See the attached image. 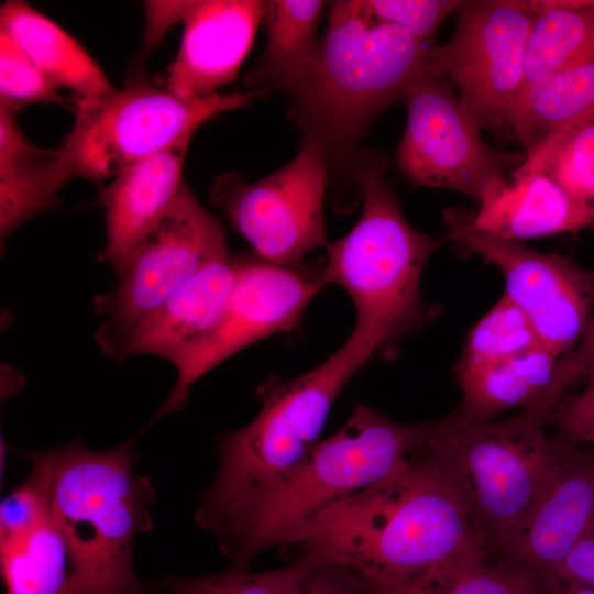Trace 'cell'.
Segmentation results:
<instances>
[{
	"label": "cell",
	"mask_w": 594,
	"mask_h": 594,
	"mask_svg": "<svg viewBox=\"0 0 594 594\" xmlns=\"http://www.w3.org/2000/svg\"><path fill=\"white\" fill-rule=\"evenodd\" d=\"M300 594H365L354 578L331 566H316Z\"/></svg>",
	"instance_id": "cell-38"
},
{
	"label": "cell",
	"mask_w": 594,
	"mask_h": 594,
	"mask_svg": "<svg viewBox=\"0 0 594 594\" xmlns=\"http://www.w3.org/2000/svg\"><path fill=\"white\" fill-rule=\"evenodd\" d=\"M316 566L296 559L264 572L229 568L224 572L195 578L164 576L160 584L172 594H300Z\"/></svg>",
	"instance_id": "cell-30"
},
{
	"label": "cell",
	"mask_w": 594,
	"mask_h": 594,
	"mask_svg": "<svg viewBox=\"0 0 594 594\" xmlns=\"http://www.w3.org/2000/svg\"><path fill=\"white\" fill-rule=\"evenodd\" d=\"M320 0L266 1L267 41L258 64L246 75L251 92H290L309 74L319 48Z\"/></svg>",
	"instance_id": "cell-22"
},
{
	"label": "cell",
	"mask_w": 594,
	"mask_h": 594,
	"mask_svg": "<svg viewBox=\"0 0 594 594\" xmlns=\"http://www.w3.org/2000/svg\"><path fill=\"white\" fill-rule=\"evenodd\" d=\"M407 122L397 165L416 186L458 191L477 205L490 201L525 160L492 147L451 79L427 73L404 97Z\"/></svg>",
	"instance_id": "cell-9"
},
{
	"label": "cell",
	"mask_w": 594,
	"mask_h": 594,
	"mask_svg": "<svg viewBox=\"0 0 594 594\" xmlns=\"http://www.w3.org/2000/svg\"><path fill=\"white\" fill-rule=\"evenodd\" d=\"M425 444L461 488L493 554L503 557L541 492L562 441L522 413L479 420L458 409L428 421Z\"/></svg>",
	"instance_id": "cell-6"
},
{
	"label": "cell",
	"mask_w": 594,
	"mask_h": 594,
	"mask_svg": "<svg viewBox=\"0 0 594 594\" xmlns=\"http://www.w3.org/2000/svg\"><path fill=\"white\" fill-rule=\"evenodd\" d=\"M537 13L525 1H461L451 37L432 50V72L451 79L481 129L508 130Z\"/></svg>",
	"instance_id": "cell-12"
},
{
	"label": "cell",
	"mask_w": 594,
	"mask_h": 594,
	"mask_svg": "<svg viewBox=\"0 0 594 594\" xmlns=\"http://www.w3.org/2000/svg\"><path fill=\"white\" fill-rule=\"evenodd\" d=\"M475 223L518 241L594 228V217L543 172L513 170L505 185L473 211Z\"/></svg>",
	"instance_id": "cell-20"
},
{
	"label": "cell",
	"mask_w": 594,
	"mask_h": 594,
	"mask_svg": "<svg viewBox=\"0 0 594 594\" xmlns=\"http://www.w3.org/2000/svg\"><path fill=\"white\" fill-rule=\"evenodd\" d=\"M441 219L450 241L499 270L504 295L527 316L542 345L560 358L576 345L593 310L594 271L492 234L475 223L471 210L449 207Z\"/></svg>",
	"instance_id": "cell-13"
},
{
	"label": "cell",
	"mask_w": 594,
	"mask_h": 594,
	"mask_svg": "<svg viewBox=\"0 0 594 594\" xmlns=\"http://www.w3.org/2000/svg\"><path fill=\"white\" fill-rule=\"evenodd\" d=\"M189 143L180 142L135 164L99 188L106 220L102 260L117 276L174 202L185 182Z\"/></svg>",
	"instance_id": "cell-17"
},
{
	"label": "cell",
	"mask_w": 594,
	"mask_h": 594,
	"mask_svg": "<svg viewBox=\"0 0 594 594\" xmlns=\"http://www.w3.org/2000/svg\"><path fill=\"white\" fill-rule=\"evenodd\" d=\"M424 439L387 475L318 514L283 548L314 566L350 573L360 585L397 584L493 556L453 475Z\"/></svg>",
	"instance_id": "cell-1"
},
{
	"label": "cell",
	"mask_w": 594,
	"mask_h": 594,
	"mask_svg": "<svg viewBox=\"0 0 594 594\" xmlns=\"http://www.w3.org/2000/svg\"><path fill=\"white\" fill-rule=\"evenodd\" d=\"M136 439L106 450L76 440L20 451L45 471L51 519L70 560L69 594H148L135 574L132 547L139 532L152 528L155 490L133 470Z\"/></svg>",
	"instance_id": "cell-4"
},
{
	"label": "cell",
	"mask_w": 594,
	"mask_h": 594,
	"mask_svg": "<svg viewBox=\"0 0 594 594\" xmlns=\"http://www.w3.org/2000/svg\"><path fill=\"white\" fill-rule=\"evenodd\" d=\"M329 168L324 151L306 141L289 163L256 182L246 183L238 172L221 174L209 200L257 256L300 263L310 251L329 244L323 212Z\"/></svg>",
	"instance_id": "cell-11"
},
{
	"label": "cell",
	"mask_w": 594,
	"mask_h": 594,
	"mask_svg": "<svg viewBox=\"0 0 594 594\" xmlns=\"http://www.w3.org/2000/svg\"><path fill=\"white\" fill-rule=\"evenodd\" d=\"M562 441V440H561ZM562 447L541 492L502 559L546 592L594 520V453Z\"/></svg>",
	"instance_id": "cell-15"
},
{
	"label": "cell",
	"mask_w": 594,
	"mask_h": 594,
	"mask_svg": "<svg viewBox=\"0 0 594 594\" xmlns=\"http://www.w3.org/2000/svg\"><path fill=\"white\" fill-rule=\"evenodd\" d=\"M254 92L184 99L165 86L135 76L124 88L91 99L74 97V124L61 156L72 177L113 178L124 169L180 142L212 117L248 107Z\"/></svg>",
	"instance_id": "cell-8"
},
{
	"label": "cell",
	"mask_w": 594,
	"mask_h": 594,
	"mask_svg": "<svg viewBox=\"0 0 594 594\" xmlns=\"http://www.w3.org/2000/svg\"><path fill=\"white\" fill-rule=\"evenodd\" d=\"M378 350L370 336L354 328L333 354L310 371L263 383L255 418L219 439V469L195 520L217 537L227 557L231 558L264 502L320 441L336 399Z\"/></svg>",
	"instance_id": "cell-2"
},
{
	"label": "cell",
	"mask_w": 594,
	"mask_h": 594,
	"mask_svg": "<svg viewBox=\"0 0 594 594\" xmlns=\"http://www.w3.org/2000/svg\"><path fill=\"white\" fill-rule=\"evenodd\" d=\"M219 222L183 183L168 211L135 251L114 287L95 298L96 340L112 359L129 332L212 258L228 253Z\"/></svg>",
	"instance_id": "cell-10"
},
{
	"label": "cell",
	"mask_w": 594,
	"mask_h": 594,
	"mask_svg": "<svg viewBox=\"0 0 594 594\" xmlns=\"http://www.w3.org/2000/svg\"><path fill=\"white\" fill-rule=\"evenodd\" d=\"M594 371V305L587 328L576 345L557 365L551 384L543 395L530 407L521 410L534 420L547 425L548 418L559 402L573 387L584 382Z\"/></svg>",
	"instance_id": "cell-34"
},
{
	"label": "cell",
	"mask_w": 594,
	"mask_h": 594,
	"mask_svg": "<svg viewBox=\"0 0 594 594\" xmlns=\"http://www.w3.org/2000/svg\"><path fill=\"white\" fill-rule=\"evenodd\" d=\"M526 51L525 87L594 56V0H537ZM524 91V90H522Z\"/></svg>",
	"instance_id": "cell-25"
},
{
	"label": "cell",
	"mask_w": 594,
	"mask_h": 594,
	"mask_svg": "<svg viewBox=\"0 0 594 594\" xmlns=\"http://www.w3.org/2000/svg\"><path fill=\"white\" fill-rule=\"evenodd\" d=\"M433 43L376 20L364 1H333L316 61L293 89L290 117L329 166L352 165L374 119L433 73Z\"/></svg>",
	"instance_id": "cell-3"
},
{
	"label": "cell",
	"mask_w": 594,
	"mask_h": 594,
	"mask_svg": "<svg viewBox=\"0 0 594 594\" xmlns=\"http://www.w3.org/2000/svg\"><path fill=\"white\" fill-rule=\"evenodd\" d=\"M360 585V584H359ZM365 594H547L527 573L492 556L442 566L391 585H360Z\"/></svg>",
	"instance_id": "cell-26"
},
{
	"label": "cell",
	"mask_w": 594,
	"mask_h": 594,
	"mask_svg": "<svg viewBox=\"0 0 594 594\" xmlns=\"http://www.w3.org/2000/svg\"><path fill=\"white\" fill-rule=\"evenodd\" d=\"M515 172H543L594 217V114L550 135L525 153Z\"/></svg>",
	"instance_id": "cell-28"
},
{
	"label": "cell",
	"mask_w": 594,
	"mask_h": 594,
	"mask_svg": "<svg viewBox=\"0 0 594 594\" xmlns=\"http://www.w3.org/2000/svg\"><path fill=\"white\" fill-rule=\"evenodd\" d=\"M547 424L557 427L558 439L562 441L594 444V371L580 392L559 402Z\"/></svg>",
	"instance_id": "cell-35"
},
{
	"label": "cell",
	"mask_w": 594,
	"mask_h": 594,
	"mask_svg": "<svg viewBox=\"0 0 594 594\" xmlns=\"http://www.w3.org/2000/svg\"><path fill=\"white\" fill-rule=\"evenodd\" d=\"M383 163L374 154L356 152L351 168L362 213L345 235L327 245L322 271L323 284L341 287L352 300L354 328L380 349L431 318L420 282L440 244L408 222Z\"/></svg>",
	"instance_id": "cell-5"
},
{
	"label": "cell",
	"mask_w": 594,
	"mask_h": 594,
	"mask_svg": "<svg viewBox=\"0 0 594 594\" xmlns=\"http://www.w3.org/2000/svg\"><path fill=\"white\" fill-rule=\"evenodd\" d=\"M6 33L58 88L76 98H99L117 88L87 51L63 28L25 1H6L0 8Z\"/></svg>",
	"instance_id": "cell-21"
},
{
	"label": "cell",
	"mask_w": 594,
	"mask_h": 594,
	"mask_svg": "<svg viewBox=\"0 0 594 594\" xmlns=\"http://www.w3.org/2000/svg\"><path fill=\"white\" fill-rule=\"evenodd\" d=\"M367 11L376 20L393 24L421 42L433 43L440 24L455 13V0H369Z\"/></svg>",
	"instance_id": "cell-33"
},
{
	"label": "cell",
	"mask_w": 594,
	"mask_h": 594,
	"mask_svg": "<svg viewBox=\"0 0 594 594\" xmlns=\"http://www.w3.org/2000/svg\"><path fill=\"white\" fill-rule=\"evenodd\" d=\"M265 9L260 0L193 1L165 87L184 99H199L233 81Z\"/></svg>",
	"instance_id": "cell-16"
},
{
	"label": "cell",
	"mask_w": 594,
	"mask_h": 594,
	"mask_svg": "<svg viewBox=\"0 0 594 594\" xmlns=\"http://www.w3.org/2000/svg\"><path fill=\"white\" fill-rule=\"evenodd\" d=\"M30 461V475L1 502L0 547L25 539L51 517L45 471Z\"/></svg>",
	"instance_id": "cell-32"
},
{
	"label": "cell",
	"mask_w": 594,
	"mask_h": 594,
	"mask_svg": "<svg viewBox=\"0 0 594 594\" xmlns=\"http://www.w3.org/2000/svg\"><path fill=\"white\" fill-rule=\"evenodd\" d=\"M427 422L405 424L363 404L320 440L300 466L260 507L230 568L249 570L272 547H283L318 514L387 475L422 441Z\"/></svg>",
	"instance_id": "cell-7"
},
{
	"label": "cell",
	"mask_w": 594,
	"mask_h": 594,
	"mask_svg": "<svg viewBox=\"0 0 594 594\" xmlns=\"http://www.w3.org/2000/svg\"><path fill=\"white\" fill-rule=\"evenodd\" d=\"M37 103L58 105L73 110L74 98L59 94L58 87L0 31V107L18 113Z\"/></svg>",
	"instance_id": "cell-31"
},
{
	"label": "cell",
	"mask_w": 594,
	"mask_h": 594,
	"mask_svg": "<svg viewBox=\"0 0 594 594\" xmlns=\"http://www.w3.org/2000/svg\"><path fill=\"white\" fill-rule=\"evenodd\" d=\"M235 279L233 255H219L179 290L139 322L112 359L122 362L138 354H153L178 362L218 324Z\"/></svg>",
	"instance_id": "cell-18"
},
{
	"label": "cell",
	"mask_w": 594,
	"mask_h": 594,
	"mask_svg": "<svg viewBox=\"0 0 594 594\" xmlns=\"http://www.w3.org/2000/svg\"><path fill=\"white\" fill-rule=\"evenodd\" d=\"M538 344L527 316L503 295L470 331L454 373L512 358Z\"/></svg>",
	"instance_id": "cell-29"
},
{
	"label": "cell",
	"mask_w": 594,
	"mask_h": 594,
	"mask_svg": "<svg viewBox=\"0 0 594 594\" xmlns=\"http://www.w3.org/2000/svg\"><path fill=\"white\" fill-rule=\"evenodd\" d=\"M594 114V56L528 85L509 120L508 131L534 150L559 130Z\"/></svg>",
	"instance_id": "cell-24"
},
{
	"label": "cell",
	"mask_w": 594,
	"mask_h": 594,
	"mask_svg": "<svg viewBox=\"0 0 594 594\" xmlns=\"http://www.w3.org/2000/svg\"><path fill=\"white\" fill-rule=\"evenodd\" d=\"M561 358L542 344L474 370L455 372L462 415L488 420L534 405L547 391Z\"/></svg>",
	"instance_id": "cell-23"
},
{
	"label": "cell",
	"mask_w": 594,
	"mask_h": 594,
	"mask_svg": "<svg viewBox=\"0 0 594 594\" xmlns=\"http://www.w3.org/2000/svg\"><path fill=\"white\" fill-rule=\"evenodd\" d=\"M233 258L235 279L222 317L175 366V385L155 419L183 410L191 386L231 355L270 336L295 330L324 286L323 264H277L255 253Z\"/></svg>",
	"instance_id": "cell-14"
},
{
	"label": "cell",
	"mask_w": 594,
	"mask_h": 594,
	"mask_svg": "<svg viewBox=\"0 0 594 594\" xmlns=\"http://www.w3.org/2000/svg\"><path fill=\"white\" fill-rule=\"evenodd\" d=\"M193 1H144L145 28L141 59H144L164 40L177 23L184 22Z\"/></svg>",
	"instance_id": "cell-36"
},
{
	"label": "cell",
	"mask_w": 594,
	"mask_h": 594,
	"mask_svg": "<svg viewBox=\"0 0 594 594\" xmlns=\"http://www.w3.org/2000/svg\"><path fill=\"white\" fill-rule=\"evenodd\" d=\"M14 112L0 107V238L59 206V190L72 178L59 147L45 148L24 135Z\"/></svg>",
	"instance_id": "cell-19"
},
{
	"label": "cell",
	"mask_w": 594,
	"mask_h": 594,
	"mask_svg": "<svg viewBox=\"0 0 594 594\" xmlns=\"http://www.w3.org/2000/svg\"><path fill=\"white\" fill-rule=\"evenodd\" d=\"M547 594H594V588L581 582L561 580L548 588Z\"/></svg>",
	"instance_id": "cell-39"
},
{
	"label": "cell",
	"mask_w": 594,
	"mask_h": 594,
	"mask_svg": "<svg viewBox=\"0 0 594 594\" xmlns=\"http://www.w3.org/2000/svg\"><path fill=\"white\" fill-rule=\"evenodd\" d=\"M4 594H69L70 560L51 517L25 539L0 547Z\"/></svg>",
	"instance_id": "cell-27"
},
{
	"label": "cell",
	"mask_w": 594,
	"mask_h": 594,
	"mask_svg": "<svg viewBox=\"0 0 594 594\" xmlns=\"http://www.w3.org/2000/svg\"><path fill=\"white\" fill-rule=\"evenodd\" d=\"M561 580L581 582L594 588V520L568 554L557 582Z\"/></svg>",
	"instance_id": "cell-37"
}]
</instances>
